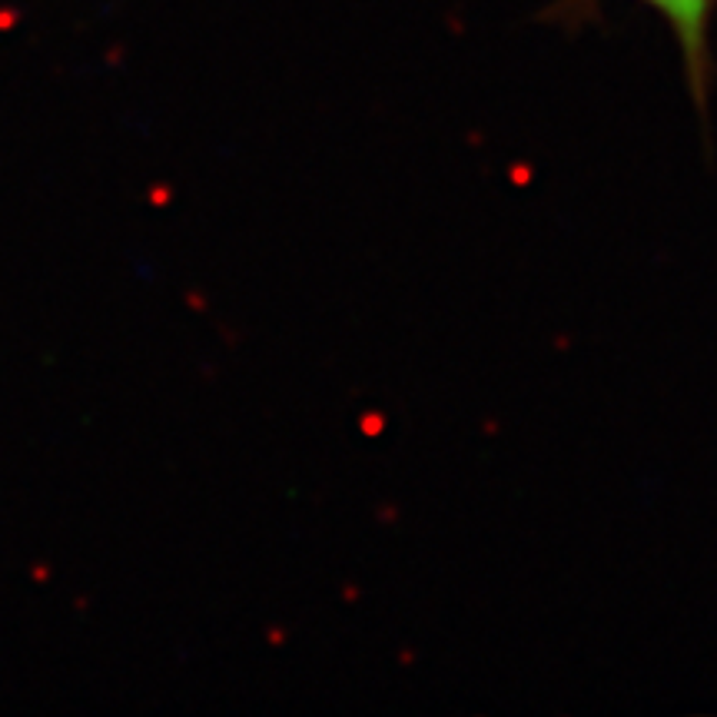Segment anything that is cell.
I'll use <instances>...</instances> for the list:
<instances>
[{
	"instance_id": "6da1fadb",
	"label": "cell",
	"mask_w": 717,
	"mask_h": 717,
	"mask_svg": "<svg viewBox=\"0 0 717 717\" xmlns=\"http://www.w3.org/2000/svg\"><path fill=\"white\" fill-rule=\"evenodd\" d=\"M644 7H651L664 27L674 33L677 46H680V60L687 70V83L697 96V103L704 106L707 100V86H710V23L717 13V0H641Z\"/></svg>"
}]
</instances>
